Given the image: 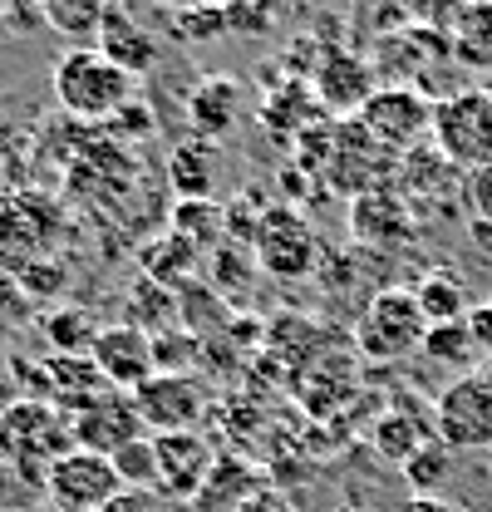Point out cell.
Segmentation results:
<instances>
[{"instance_id":"cell-1","label":"cell","mask_w":492,"mask_h":512,"mask_svg":"<svg viewBox=\"0 0 492 512\" xmlns=\"http://www.w3.org/2000/svg\"><path fill=\"white\" fill-rule=\"evenodd\" d=\"M133 84L119 64H109L94 45L89 50H64L55 60V99L69 119L84 124H109L114 114H123L133 104Z\"/></svg>"},{"instance_id":"cell-2","label":"cell","mask_w":492,"mask_h":512,"mask_svg":"<svg viewBox=\"0 0 492 512\" xmlns=\"http://www.w3.org/2000/svg\"><path fill=\"white\" fill-rule=\"evenodd\" d=\"M424 335H429V320H424L419 301H414V286L374 291L365 316L355 320V350L365 360H379V365L409 360L414 350H424Z\"/></svg>"},{"instance_id":"cell-3","label":"cell","mask_w":492,"mask_h":512,"mask_svg":"<svg viewBox=\"0 0 492 512\" xmlns=\"http://www.w3.org/2000/svg\"><path fill=\"white\" fill-rule=\"evenodd\" d=\"M433 148L458 173H492V99L483 89H458L433 104Z\"/></svg>"},{"instance_id":"cell-4","label":"cell","mask_w":492,"mask_h":512,"mask_svg":"<svg viewBox=\"0 0 492 512\" xmlns=\"http://www.w3.org/2000/svg\"><path fill=\"white\" fill-rule=\"evenodd\" d=\"M399 173V158L369 138V128L360 119H335L330 128V158H325V173L320 183L335 192V197H365V192H379L384 178Z\"/></svg>"},{"instance_id":"cell-5","label":"cell","mask_w":492,"mask_h":512,"mask_svg":"<svg viewBox=\"0 0 492 512\" xmlns=\"http://www.w3.org/2000/svg\"><path fill=\"white\" fill-rule=\"evenodd\" d=\"M64 212L45 192H15L0 202V266L20 276L35 261H50V247L60 237Z\"/></svg>"},{"instance_id":"cell-6","label":"cell","mask_w":492,"mask_h":512,"mask_svg":"<svg viewBox=\"0 0 492 512\" xmlns=\"http://www.w3.org/2000/svg\"><path fill=\"white\" fill-rule=\"evenodd\" d=\"M433 434H438V444L453 448V453L492 448V384L478 370L473 375H458L438 394V404H433Z\"/></svg>"},{"instance_id":"cell-7","label":"cell","mask_w":492,"mask_h":512,"mask_svg":"<svg viewBox=\"0 0 492 512\" xmlns=\"http://www.w3.org/2000/svg\"><path fill=\"white\" fill-rule=\"evenodd\" d=\"M310 94H315V104H320L325 114H335V119H360V109L379 94V74H374L369 55H360V50L325 45L315 69H310Z\"/></svg>"},{"instance_id":"cell-8","label":"cell","mask_w":492,"mask_h":512,"mask_svg":"<svg viewBox=\"0 0 492 512\" xmlns=\"http://www.w3.org/2000/svg\"><path fill=\"white\" fill-rule=\"evenodd\" d=\"M45 493L60 512H104L123 493V478L114 473L109 458L69 448L64 458H55V468L45 478Z\"/></svg>"},{"instance_id":"cell-9","label":"cell","mask_w":492,"mask_h":512,"mask_svg":"<svg viewBox=\"0 0 492 512\" xmlns=\"http://www.w3.org/2000/svg\"><path fill=\"white\" fill-rule=\"evenodd\" d=\"M360 124L369 128L374 143H384L394 158L419 153L424 138H433V104L419 89H379L360 109Z\"/></svg>"},{"instance_id":"cell-10","label":"cell","mask_w":492,"mask_h":512,"mask_svg":"<svg viewBox=\"0 0 492 512\" xmlns=\"http://www.w3.org/2000/svg\"><path fill=\"white\" fill-rule=\"evenodd\" d=\"M251 242H256L261 271H271V276H281V281L310 276L315 261H320V242H315V232L306 227V217H301L296 207H271V212H261Z\"/></svg>"},{"instance_id":"cell-11","label":"cell","mask_w":492,"mask_h":512,"mask_svg":"<svg viewBox=\"0 0 492 512\" xmlns=\"http://www.w3.org/2000/svg\"><path fill=\"white\" fill-rule=\"evenodd\" d=\"M133 404L148 434H192L207 414V384L192 375H153L133 389Z\"/></svg>"},{"instance_id":"cell-12","label":"cell","mask_w":492,"mask_h":512,"mask_svg":"<svg viewBox=\"0 0 492 512\" xmlns=\"http://www.w3.org/2000/svg\"><path fill=\"white\" fill-rule=\"evenodd\" d=\"M143 419H138V404L133 394H119V389H104L94 394L74 419H69V439L84 448V453H99V458H114L119 448H128L133 439H143Z\"/></svg>"},{"instance_id":"cell-13","label":"cell","mask_w":492,"mask_h":512,"mask_svg":"<svg viewBox=\"0 0 492 512\" xmlns=\"http://www.w3.org/2000/svg\"><path fill=\"white\" fill-rule=\"evenodd\" d=\"M89 360H94V370L104 375V384L119 389V394H133V389H143V384L158 375V365H153V335L133 330L128 320L99 330Z\"/></svg>"},{"instance_id":"cell-14","label":"cell","mask_w":492,"mask_h":512,"mask_svg":"<svg viewBox=\"0 0 492 512\" xmlns=\"http://www.w3.org/2000/svg\"><path fill=\"white\" fill-rule=\"evenodd\" d=\"M153 453H158V493L187 498V503L202 493V483L217 468V453L197 429L192 434H153Z\"/></svg>"},{"instance_id":"cell-15","label":"cell","mask_w":492,"mask_h":512,"mask_svg":"<svg viewBox=\"0 0 492 512\" xmlns=\"http://www.w3.org/2000/svg\"><path fill=\"white\" fill-rule=\"evenodd\" d=\"M345 222H350V237H355L360 247H389V252H394V247H404V242L414 237L409 202H404L394 188L355 197L350 212H345Z\"/></svg>"},{"instance_id":"cell-16","label":"cell","mask_w":492,"mask_h":512,"mask_svg":"<svg viewBox=\"0 0 492 512\" xmlns=\"http://www.w3.org/2000/svg\"><path fill=\"white\" fill-rule=\"evenodd\" d=\"M237 114H242V79L237 74H202L192 84V94H187V124H192V133L202 143L232 133Z\"/></svg>"},{"instance_id":"cell-17","label":"cell","mask_w":492,"mask_h":512,"mask_svg":"<svg viewBox=\"0 0 492 512\" xmlns=\"http://www.w3.org/2000/svg\"><path fill=\"white\" fill-rule=\"evenodd\" d=\"M94 50H99L109 64H119L128 79H138V74H148V69L158 64V45H153V35H148V30L138 25V15H133V10H123V5H109V10H104V25H99Z\"/></svg>"},{"instance_id":"cell-18","label":"cell","mask_w":492,"mask_h":512,"mask_svg":"<svg viewBox=\"0 0 492 512\" xmlns=\"http://www.w3.org/2000/svg\"><path fill=\"white\" fill-rule=\"evenodd\" d=\"M448 50L458 69H473V74H492V0H473V5H458L453 25H448Z\"/></svg>"},{"instance_id":"cell-19","label":"cell","mask_w":492,"mask_h":512,"mask_svg":"<svg viewBox=\"0 0 492 512\" xmlns=\"http://www.w3.org/2000/svg\"><path fill=\"white\" fill-rule=\"evenodd\" d=\"M104 0H45V25L69 40V50H89L104 25Z\"/></svg>"},{"instance_id":"cell-20","label":"cell","mask_w":492,"mask_h":512,"mask_svg":"<svg viewBox=\"0 0 492 512\" xmlns=\"http://www.w3.org/2000/svg\"><path fill=\"white\" fill-rule=\"evenodd\" d=\"M212 178H217V163H212V143L192 138V143H178L173 158H168V183L178 192V202H197L212 192Z\"/></svg>"},{"instance_id":"cell-21","label":"cell","mask_w":492,"mask_h":512,"mask_svg":"<svg viewBox=\"0 0 492 512\" xmlns=\"http://www.w3.org/2000/svg\"><path fill=\"white\" fill-rule=\"evenodd\" d=\"M414 301H419V311L429 320V330L433 325H458V320H468V291H463L458 271H429V276L414 286Z\"/></svg>"},{"instance_id":"cell-22","label":"cell","mask_w":492,"mask_h":512,"mask_svg":"<svg viewBox=\"0 0 492 512\" xmlns=\"http://www.w3.org/2000/svg\"><path fill=\"white\" fill-rule=\"evenodd\" d=\"M128 325L143 330V335H163V330H178V296L148 276L133 281L128 291Z\"/></svg>"},{"instance_id":"cell-23","label":"cell","mask_w":492,"mask_h":512,"mask_svg":"<svg viewBox=\"0 0 492 512\" xmlns=\"http://www.w3.org/2000/svg\"><path fill=\"white\" fill-rule=\"evenodd\" d=\"M369 444H374V453L384 458V463H409L419 448L429 444V429L414 419V414H404V409H394V414H384L379 424H374V434H369Z\"/></svg>"},{"instance_id":"cell-24","label":"cell","mask_w":492,"mask_h":512,"mask_svg":"<svg viewBox=\"0 0 492 512\" xmlns=\"http://www.w3.org/2000/svg\"><path fill=\"white\" fill-rule=\"evenodd\" d=\"M173 232L187 237L197 252H207V247H217V242L227 237V207H222L217 197L178 202V207H173Z\"/></svg>"},{"instance_id":"cell-25","label":"cell","mask_w":492,"mask_h":512,"mask_svg":"<svg viewBox=\"0 0 492 512\" xmlns=\"http://www.w3.org/2000/svg\"><path fill=\"white\" fill-rule=\"evenodd\" d=\"M197 247L178 237V232H168V237H158L148 252H143V271H148V281H158V286H178V281H192V271H197Z\"/></svg>"},{"instance_id":"cell-26","label":"cell","mask_w":492,"mask_h":512,"mask_svg":"<svg viewBox=\"0 0 492 512\" xmlns=\"http://www.w3.org/2000/svg\"><path fill=\"white\" fill-rule=\"evenodd\" d=\"M310 114V94H306V79H286L266 104H261V124L271 128V133H281V138H301L315 119Z\"/></svg>"},{"instance_id":"cell-27","label":"cell","mask_w":492,"mask_h":512,"mask_svg":"<svg viewBox=\"0 0 492 512\" xmlns=\"http://www.w3.org/2000/svg\"><path fill=\"white\" fill-rule=\"evenodd\" d=\"M99 320L89 316L84 306H55L50 316H45V340L60 350V355H89L94 350V340H99Z\"/></svg>"},{"instance_id":"cell-28","label":"cell","mask_w":492,"mask_h":512,"mask_svg":"<svg viewBox=\"0 0 492 512\" xmlns=\"http://www.w3.org/2000/svg\"><path fill=\"white\" fill-rule=\"evenodd\" d=\"M424 355H429L433 365H443V370H463V375H473L478 370V345H473V335H468V320H458V325H433L429 335H424Z\"/></svg>"},{"instance_id":"cell-29","label":"cell","mask_w":492,"mask_h":512,"mask_svg":"<svg viewBox=\"0 0 492 512\" xmlns=\"http://www.w3.org/2000/svg\"><path fill=\"white\" fill-rule=\"evenodd\" d=\"M448 478H453V448H443L438 439H429V444L404 463L409 498H438V488H443Z\"/></svg>"},{"instance_id":"cell-30","label":"cell","mask_w":492,"mask_h":512,"mask_svg":"<svg viewBox=\"0 0 492 512\" xmlns=\"http://www.w3.org/2000/svg\"><path fill=\"white\" fill-rule=\"evenodd\" d=\"M168 30L183 45H212L227 35V5H187V10H168Z\"/></svg>"},{"instance_id":"cell-31","label":"cell","mask_w":492,"mask_h":512,"mask_svg":"<svg viewBox=\"0 0 492 512\" xmlns=\"http://www.w3.org/2000/svg\"><path fill=\"white\" fill-rule=\"evenodd\" d=\"M109 463H114V473L123 478V488H133V493L158 488V453H153V434H143V439H133L128 448H119Z\"/></svg>"},{"instance_id":"cell-32","label":"cell","mask_w":492,"mask_h":512,"mask_svg":"<svg viewBox=\"0 0 492 512\" xmlns=\"http://www.w3.org/2000/svg\"><path fill=\"white\" fill-rule=\"evenodd\" d=\"M197 340L187 335V330H163V335H153V365H158V375H187V365H197Z\"/></svg>"},{"instance_id":"cell-33","label":"cell","mask_w":492,"mask_h":512,"mask_svg":"<svg viewBox=\"0 0 492 512\" xmlns=\"http://www.w3.org/2000/svg\"><path fill=\"white\" fill-rule=\"evenodd\" d=\"M15 281H20V291H25L30 301H55V296L64 291V266L55 261V256H50V261H35V266H25Z\"/></svg>"},{"instance_id":"cell-34","label":"cell","mask_w":492,"mask_h":512,"mask_svg":"<svg viewBox=\"0 0 492 512\" xmlns=\"http://www.w3.org/2000/svg\"><path fill=\"white\" fill-rule=\"evenodd\" d=\"M271 10L266 5H227V35H242V40H261L271 30Z\"/></svg>"},{"instance_id":"cell-35","label":"cell","mask_w":492,"mask_h":512,"mask_svg":"<svg viewBox=\"0 0 492 512\" xmlns=\"http://www.w3.org/2000/svg\"><path fill=\"white\" fill-rule=\"evenodd\" d=\"M468 335H473L478 355H483V360H492V311H488V306L468 311Z\"/></svg>"},{"instance_id":"cell-36","label":"cell","mask_w":492,"mask_h":512,"mask_svg":"<svg viewBox=\"0 0 492 512\" xmlns=\"http://www.w3.org/2000/svg\"><path fill=\"white\" fill-rule=\"evenodd\" d=\"M0 25H10V30H35V25H45V5H5Z\"/></svg>"},{"instance_id":"cell-37","label":"cell","mask_w":492,"mask_h":512,"mask_svg":"<svg viewBox=\"0 0 492 512\" xmlns=\"http://www.w3.org/2000/svg\"><path fill=\"white\" fill-rule=\"evenodd\" d=\"M104 512H163V503H158L153 493H133V488H123V493Z\"/></svg>"},{"instance_id":"cell-38","label":"cell","mask_w":492,"mask_h":512,"mask_svg":"<svg viewBox=\"0 0 492 512\" xmlns=\"http://www.w3.org/2000/svg\"><path fill=\"white\" fill-rule=\"evenodd\" d=\"M143 128H153V114H148V109H138V104H128L123 114L109 119V133H143Z\"/></svg>"},{"instance_id":"cell-39","label":"cell","mask_w":492,"mask_h":512,"mask_svg":"<svg viewBox=\"0 0 492 512\" xmlns=\"http://www.w3.org/2000/svg\"><path fill=\"white\" fill-rule=\"evenodd\" d=\"M237 512H291V508H286V498H281V493H271V488H256V493H251V498H246Z\"/></svg>"},{"instance_id":"cell-40","label":"cell","mask_w":492,"mask_h":512,"mask_svg":"<svg viewBox=\"0 0 492 512\" xmlns=\"http://www.w3.org/2000/svg\"><path fill=\"white\" fill-rule=\"evenodd\" d=\"M399 512H453V508H448L443 498H404Z\"/></svg>"},{"instance_id":"cell-41","label":"cell","mask_w":492,"mask_h":512,"mask_svg":"<svg viewBox=\"0 0 492 512\" xmlns=\"http://www.w3.org/2000/svg\"><path fill=\"white\" fill-rule=\"evenodd\" d=\"M478 89H483V94H488V99H492V74H488V79H483V84H478Z\"/></svg>"},{"instance_id":"cell-42","label":"cell","mask_w":492,"mask_h":512,"mask_svg":"<svg viewBox=\"0 0 492 512\" xmlns=\"http://www.w3.org/2000/svg\"><path fill=\"white\" fill-rule=\"evenodd\" d=\"M0 15H5V5H0Z\"/></svg>"},{"instance_id":"cell-43","label":"cell","mask_w":492,"mask_h":512,"mask_svg":"<svg viewBox=\"0 0 492 512\" xmlns=\"http://www.w3.org/2000/svg\"><path fill=\"white\" fill-rule=\"evenodd\" d=\"M488 311H492V301H488Z\"/></svg>"}]
</instances>
